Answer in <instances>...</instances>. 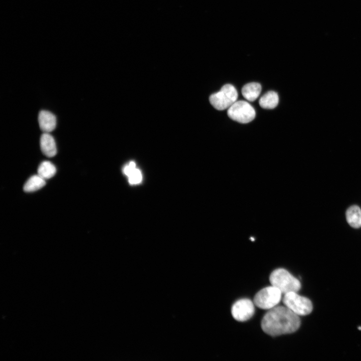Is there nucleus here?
Returning a JSON list of instances; mask_svg holds the SVG:
<instances>
[{
    "mask_svg": "<svg viewBox=\"0 0 361 361\" xmlns=\"http://www.w3.org/2000/svg\"><path fill=\"white\" fill-rule=\"evenodd\" d=\"M136 165L135 162H131L124 168V173L128 177L136 169Z\"/></svg>",
    "mask_w": 361,
    "mask_h": 361,
    "instance_id": "obj_16",
    "label": "nucleus"
},
{
    "mask_svg": "<svg viewBox=\"0 0 361 361\" xmlns=\"http://www.w3.org/2000/svg\"><path fill=\"white\" fill-rule=\"evenodd\" d=\"M46 184L45 180L39 175L31 177L24 186V191L26 192H33L36 191Z\"/></svg>",
    "mask_w": 361,
    "mask_h": 361,
    "instance_id": "obj_14",
    "label": "nucleus"
},
{
    "mask_svg": "<svg viewBox=\"0 0 361 361\" xmlns=\"http://www.w3.org/2000/svg\"><path fill=\"white\" fill-rule=\"evenodd\" d=\"M38 123L40 128L44 133H50L56 128V118L50 111H42L39 113Z\"/></svg>",
    "mask_w": 361,
    "mask_h": 361,
    "instance_id": "obj_8",
    "label": "nucleus"
},
{
    "mask_svg": "<svg viewBox=\"0 0 361 361\" xmlns=\"http://www.w3.org/2000/svg\"><path fill=\"white\" fill-rule=\"evenodd\" d=\"M238 99V92L231 84L223 86L221 90L212 94L209 98L211 105L217 110L223 111L229 109Z\"/></svg>",
    "mask_w": 361,
    "mask_h": 361,
    "instance_id": "obj_3",
    "label": "nucleus"
},
{
    "mask_svg": "<svg viewBox=\"0 0 361 361\" xmlns=\"http://www.w3.org/2000/svg\"><path fill=\"white\" fill-rule=\"evenodd\" d=\"M56 173V166L49 161L43 162L38 168V175L45 180L53 178Z\"/></svg>",
    "mask_w": 361,
    "mask_h": 361,
    "instance_id": "obj_13",
    "label": "nucleus"
},
{
    "mask_svg": "<svg viewBox=\"0 0 361 361\" xmlns=\"http://www.w3.org/2000/svg\"><path fill=\"white\" fill-rule=\"evenodd\" d=\"M346 219L349 224L354 228L361 227V210L356 206L350 207L346 212Z\"/></svg>",
    "mask_w": 361,
    "mask_h": 361,
    "instance_id": "obj_12",
    "label": "nucleus"
},
{
    "mask_svg": "<svg viewBox=\"0 0 361 361\" xmlns=\"http://www.w3.org/2000/svg\"><path fill=\"white\" fill-rule=\"evenodd\" d=\"M228 116L242 124H248L252 121L256 115L254 108L248 102L244 101L236 102L228 110Z\"/></svg>",
    "mask_w": 361,
    "mask_h": 361,
    "instance_id": "obj_5",
    "label": "nucleus"
},
{
    "mask_svg": "<svg viewBox=\"0 0 361 361\" xmlns=\"http://www.w3.org/2000/svg\"><path fill=\"white\" fill-rule=\"evenodd\" d=\"M270 280L272 285L284 295L291 292L297 293L301 288L300 281L283 269L274 271L270 276Z\"/></svg>",
    "mask_w": 361,
    "mask_h": 361,
    "instance_id": "obj_2",
    "label": "nucleus"
},
{
    "mask_svg": "<svg viewBox=\"0 0 361 361\" xmlns=\"http://www.w3.org/2000/svg\"><path fill=\"white\" fill-rule=\"evenodd\" d=\"M279 102V98L278 93L273 91H270L264 94L260 99L259 104L260 106L264 109L271 110L277 107Z\"/></svg>",
    "mask_w": 361,
    "mask_h": 361,
    "instance_id": "obj_11",
    "label": "nucleus"
},
{
    "mask_svg": "<svg viewBox=\"0 0 361 361\" xmlns=\"http://www.w3.org/2000/svg\"><path fill=\"white\" fill-rule=\"evenodd\" d=\"M261 91V85L257 83H251L245 85L242 88L244 97L250 102L255 101Z\"/></svg>",
    "mask_w": 361,
    "mask_h": 361,
    "instance_id": "obj_10",
    "label": "nucleus"
},
{
    "mask_svg": "<svg viewBox=\"0 0 361 361\" xmlns=\"http://www.w3.org/2000/svg\"><path fill=\"white\" fill-rule=\"evenodd\" d=\"M142 175L139 170L136 169L129 176V181L131 184H137L141 181Z\"/></svg>",
    "mask_w": 361,
    "mask_h": 361,
    "instance_id": "obj_15",
    "label": "nucleus"
},
{
    "mask_svg": "<svg viewBox=\"0 0 361 361\" xmlns=\"http://www.w3.org/2000/svg\"><path fill=\"white\" fill-rule=\"evenodd\" d=\"M40 148L42 153L48 157H53L57 154L55 139L50 133H44L40 138Z\"/></svg>",
    "mask_w": 361,
    "mask_h": 361,
    "instance_id": "obj_9",
    "label": "nucleus"
},
{
    "mask_svg": "<svg viewBox=\"0 0 361 361\" xmlns=\"http://www.w3.org/2000/svg\"><path fill=\"white\" fill-rule=\"evenodd\" d=\"M283 303L285 306L298 316H306L312 310L311 301L306 298L301 296L296 292H291L284 295Z\"/></svg>",
    "mask_w": 361,
    "mask_h": 361,
    "instance_id": "obj_6",
    "label": "nucleus"
},
{
    "mask_svg": "<svg viewBox=\"0 0 361 361\" xmlns=\"http://www.w3.org/2000/svg\"><path fill=\"white\" fill-rule=\"evenodd\" d=\"M300 326L299 316L286 306H282L270 309L261 322L262 330L272 336L294 333Z\"/></svg>",
    "mask_w": 361,
    "mask_h": 361,
    "instance_id": "obj_1",
    "label": "nucleus"
},
{
    "mask_svg": "<svg viewBox=\"0 0 361 361\" xmlns=\"http://www.w3.org/2000/svg\"><path fill=\"white\" fill-rule=\"evenodd\" d=\"M255 308L253 303L249 299H242L237 301L232 306V315L239 322H245L253 316Z\"/></svg>",
    "mask_w": 361,
    "mask_h": 361,
    "instance_id": "obj_7",
    "label": "nucleus"
},
{
    "mask_svg": "<svg viewBox=\"0 0 361 361\" xmlns=\"http://www.w3.org/2000/svg\"><path fill=\"white\" fill-rule=\"evenodd\" d=\"M282 293L278 288L272 286L262 289L254 297V303L259 308L270 309L281 301Z\"/></svg>",
    "mask_w": 361,
    "mask_h": 361,
    "instance_id": "obj_4",
    "label": "nucleus"
}]
</instances>
